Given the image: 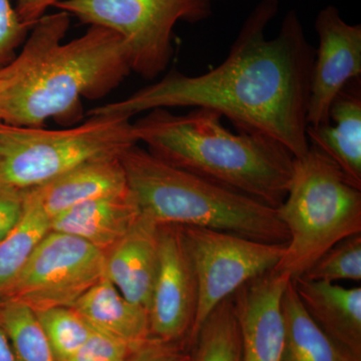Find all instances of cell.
<instances>
[{
    "mask_svg": "<svg viewBox=\"0 0 361 361\" xmlns=\"http://www.w3.org/2000/svg\"><path fill=\"white\" fill-rule=\"evenodd\" d=\"M160 224L142 214L125 236L104 253V276L130 302L149 311L160 261Z\"/></svg>",
    "mask_w": 361,
    "mask_h": 361,
    "instance_id": "13",
    "label": "cell"
},
{
    "mask_svg": "<svg viewBox=\"0 0 361 361\" xmlns=\"http://www.w3.org/2000/svg\"><path fill=\"white\" fill-rule=\"evenodd\" d=\"M190 343L193 355L188 361H240L241 343L232 296L209 314Z\"/></svg>",
    "mask_w": 361,
    "mask_h": 361,
    "instance_id": "21",
    "label": "cell"
},
{
    "mask_svg": "<svg viewBox=\"0 0 361 361\" xmlns=\"http://www.w3.org/2000/svg\"><path fill=\"white\" fill-rule=\"evenodd\" d=\"M310 146L322 151L361 189V85L351 80L337 94L329 111V122L308 126Z\"/></svg>",
    "mask_w": 361,
    "mask_h": 361,
    "instance_id": "16",
    "label": "cell"
},
{
    "mask_svg": "<svg viewBox=\"0 0 361 361\" xmlns=\"http://www.w3.org/2000/svg\"><path fill=\"white\" fill-rule=\"evenodd\" d=\"M140 215L139 207L128 190L54 216L51 219V230L85 240L106 253L132 229Z\"/></svg>",
    "mask_w": 361,
    "mask_h": 361,
    "instance_id": "17",
    "label": "cell"
},
{
    "mask_svg": "<svg viewBox=\"0 0 361 361\" xmlns=\"http://www.w3.org/2000/svg\"><path fill=\"white\" fill-rule=\"evenodd\" d=\"M56 361H68L94 334V329L73 307L37 311Z\"/></svg>",
    "mask_w": 361,
    "mask_h": 361,
    "instance_id": "23",
    "label": "cell"
},
{
    "mask_svg": "<svg viewBox=\"0 0 361 361\" xmlns=\"http://www.w3.org/2000/svg\"><path fill=\"white\" fill-rule=\"evenodd\" d=\"M223 116L196 108L187 115L149 111L133 123L152 155L192 174L272 207L286 198L294 157L264 135L230 132Z\"/></svg>",
    "mask_w": 361,
    "mask_h": 361,
    "instance_id": "3",
    "label": "cell"
},
{
    "mask_svg": "<svg viewBox=\"0 0 361 361\" xmlns=\"http://www.w3.org/2000/svg\"><path fill=\"white\" fill-rule=\"evenodd\" d=\"M278 11V0L259 2L217 68L196 77L170 71L122 101L92 109L87 116L130 120L155 109H210L238 130L269 137L300 158L310 149L306 130L316 49L293 9L276 37L266 39V27Z\"/></svg>",
    "mask_w": 361,
    "mask_h": 361,
    "instance_id": "1",
    "label": "cell"
},
{
    "mask_svg": "<svg viewBox=\"0 0 361 361\" xmlns=\"http://www.w3.org/2000/svg\"><path fill=\"white\" fill-rule=\"evenodd\" d=\"M284 348L281 361H361L336 343L307 314L292 278L281 300Z\"/></svg>",
    "mask_w": 361,
    "mask_h": 361,
    "instance_id": "19",
    "label": "cell"
},
{
    "mask_svg": "<svg viewBox=\"0 0 361 361\" xmlns=\"http://www.w3.org/2000/svg\"><path fill=\"white\" fill-rule=\"evenodd\" d=\"M63 0H18L16 11L23 23L32 27L45 16L49 7L54 6Z\"/></svg>",
    "mask_w": 361,
    "mask_h": 361,
    "instance_id": "29",
    "label": "cell"
},
{
    "mask_svg": "<svg viewBox=\"0 0 361 361\" xmlns=\"http://www.w3.org/2000/svg\"><path fill=\"white\" fill-rule=\"evenodd\" d=\"M25 205V190L0 184V242L20 220Z\"/></svg>",
    "mask_w": 361,
    "mask_h": 361,
    "instance_id": "27",
    "label": "cell"
},
{
    "mask_svg": "<svg viewBox=\"0 0 361 361\" xmlns=\"http://www.w3.org/2000/svg\"><path fill=\"white\" fill-rule=\"evenodd\" d=\"M49 231L51 219L30 190H25L20 220L0 242V294L20 274L35 247Z\"/></svg>",
    "mask_w": 361,
    "mask_h": 361,
    "instance_id": "20",
    "label": "cell"
},
{
    "mask_svg": "<svg viewBox=\"0 0 361 361\" xmlns=\"http://www.w3.org/2000/svg\"><path fill=\"white\" fill-rule=\"evenodd\" d=\"M137 348L94 330L84 345L68 361H127Z\"/></svg>",
    "mask_w": 361,
    "mask_h": 361,
    "instance_id": "26",
    "label": "cell"
},
{
    "mask_svg": "<svg viewBox=\"0 0 361 361\" xmlns=\"http://www.w3.org/2000/svg\"><path fill=\"white\" fill-rule=\"evenodd\" d=\"M104 252L89 242L51 230L0 301H18L35 312L71 307L104 276Z\"/></svg>",
    "mask_w": 361,
    "mask_h": 361,
    "instance_id": "8",
    "label": "cell"
},
{
    "mask_svg": "<svg viewBox=\"0 0 361 361\" xmlns=\"http://www.w3.org/2000/svg\"><path fill=\"white\" fill-rule=\"evenodd\" d=\"M32 28L20 20L9 0H0V68L13 61Z\"/></svg>",
    "mask_w": 361,
    "mask_h": 361,
    "instance_id": "25",
    "label": "cell"
},
{
    "mask_svg": "<svg viewBox=\"0 0 361 361\" xmlns=\"http://www.w3.org/2000/svg\"><path fill=\"white\" fill-rule=\"evenodd\" d=\"M290 275L268 271L232 295L238 322L240 361H281L284 322L281 300Z\"/></svg>",
    "mask_w": 361,
    "mask_h": 361,
    "instance_id": "12",
    "label": "cell"
},
{
    "mask_svg": "<svg viewBox=\"0 0 361 361\" xmlns=\"http://www.w3.org/2000/svg\"><path fill=\"white\" fill-rule=\"evenodd\" d=\"M27 190L51 219L80 204L125 193L129 187L120 156H113L87 161Z\"/></svg>",
    "mask_w": 361,
    "mask_h": 361,
    "instance_id": "14",
    "label": "cell"
},
{
    "mask_svg": "<svg viewBox=\"0 0 361 361\" xmlns=\"http://www.w3.org/2000/svg\"><path fill=\"white\" fill-rule=\"evenodd\" d=\"M71 307L94 330L134 348L151 338L149 311L128 300L104 275Z\"/></svg>",
    "mask_w": 361,
    "mask_h": 361,
    "instance_id": "18",
    "label": "cell"
},
{
    "mask_svg": "<svg viewBox=\"0 0 361 361\" xmlns=\"http://www.w3.org/2000/svg\"><path fill=\"white\" fill-rule=\"evenodd\" d=\"M0 361H14L11 343L1 329H0Z\"/></svg>",
    "mask_w": 361,
    "mask_h": 361,
    "instance_id": "30",
    "label": "cell"
},
{
    "mask_svg": "<svg viewBox=\"0 0 361 361\" xmlns=\"http://www.w3.org/2000/svg\"><path fill=\"white\" fill-rule=\"evenodd\" d=\"M160 261L149 308L151 338L177 343L189 339L199 289L182 227L160 225Z\"/></svg>",
    "mask_w": 361,
    "mask_h": 361,
    "instance_id": "10",
    "label": "cell"
},
{
    "mask_svg": "<svg viewBox=\"0 0 361 361\" xmlns=\"http://www.w3.org/2000/svg\"><path fill=\"white\" fill-rule=\"evenodd\" d=\"M336 283L339 280L361 281V233L341 240L329 249L302 276Z\"/></svg>",
    "mask_w": 361,
    "mask_h": 361,
    "instance_id": "24",
    "label": "cell"
},
{
    "mask_svg": "<svg viewBox=\"0 0 361 361\" xmlns=\"http://www.w3.org/2000/svg\"><path fill=\"white\" fill-rule=\"evenodd\" d=\"M140 213L158 224L201 227L267 243H287L277 209L176 168L137 145L120 155Z\"/></svg>",
    "mask_w": 361,
    "mask_h": 361,
    "instance_id": "4",
    "label": "cell"
},
{
    "mask_svg": "<svg viewBox=\"0 0 361 361\" xmlns=\"http://www.w3.org/2000/svg\"><path fill=\"white\" fill-rule=\"evenodd\" d=\"M198 280L199 299L189 341L223 300L254 278L274 269L287 243L256 241L219 230L182 227Z\"/></svg>",
    "mask_w": 361,
    "mask_h": 361,
    "instance_id": "9",
    "label": "cell"
},
{
    "mask_svg": "<svg viewBox=\"0 0 361 361\" xmlns=\"http://www.w3.org/2000/svg\"><path fill=\"white\" fill-rule=\"evenodd\" d=\"M137 144L133 123L116 116H89L78 127L59 130L0 122V184L20 190L40 186Z\"/></svg>",
    "mask_w": 361,
    "mask_h": 361,
    "instance_id": "6",
    "label": "cell"
},
{
    "mask_svg": "<svg viewBox=\"0 0 361 361\" xmlns=\"http://www.w3.org/2000/svg\"><path fill=\"white\" fill-rule=\"evenodd\" d=\"M289 233L283 257L274 268L302 276L341 240L361 233V189L329 157L310 146L294 158L283 203L277 208Z\"/></svg>",
    "mask_w": 361,
    "mask_h": 361,
    "instance_id": "5",
    "label": "cell"
},
{
    "mask_svg": "<svg viewBox=\"0 0 361 361\" xmlns=\"http://www.w3.org/2000/svg\"><path fill=\"white\" fill-rule=\"evenodd\" d=\"M304 310L336 343L361 360V287L292 278Z\"/></svg>",
    "mask_w": 361,
    "mask_h": 361,
    "instance_id": "15",
    "label": "cell"
},
{
    "mask_svg": "<svg viewBox=\"0 0 361 361\" xmlns=\"http://www.w3.org/2000/svg\"><path fill=\"white\" fill-rule=\"evenodd\" d=\"M176 343L149 338L135 349L127 361H188Z\"/></svg>",
    "mask_w": 361,
    "mask_h": 361,
    "instance_id": "28",
    "label": "cell"
},
{
    "mask_svg": "<svg viewBox=\"0 0 361 361\" xmlns=\"http://www.w3.org/2000/svg\"><path fill=\"white\" fill-rule=\"evenodd\" d=\"M71 25L65 11L45 14L32 26L20 54L0 68V122L44 128L82 116V99H99L132 71L127 44L118 33L90 25L63 42Z\"/></svg>",
    "mask_w": 361,
    "mask_h": 361,
    "instance_id": "2",
    "label": "cell"
},
{
    "mask_svg": "<svg viewBox=\"0 0 361 361\" xmlns=\"http://www.w3.org/2000/svg\"><path fill=\"white\" fill-rule=\"evenodd\" d=\"M54 6L118 33L129 49L132 71L146 80L168 68L179 21L199 23L212 14L211 0H63Z\"/></svg>",
    "mask_w": 361,
    "mask_h": 361,
    "instance_id": "7",
    "label": "cell"
},
{
    "mask_svg": "<svg viewBox=\"0 0 361 361\" xmlns=\"http://www.w3.org/2000/svg\"><path fill=\"white\" fill-rule=\"evenodd\" d=\"M0 329L8 338L14 361H56L35 311L25 304L0 301Z\"/></svg>",
    "mask_w": 361,
    "mask_h": 361,
    "instance_id": "22",
    "label": "cell"
},
{
    "mask_svg": "<svg viewBox=\"0 0 361 361\" xmlns=\"http://www.w3.org/2000/svg\"><path fill=\"white\" fill-rule=\"evenodd\" d=\"M315 30L319 45L311 75L308 126L329 122V111L337 94L349 82L360 78L361 25H349L336 6L318 13Z\"/></svg>",
    "mask_w": 361,
    "mask_h": 361,
    "instance_id": "11",
    "label": "cell"
}]
</instances>
